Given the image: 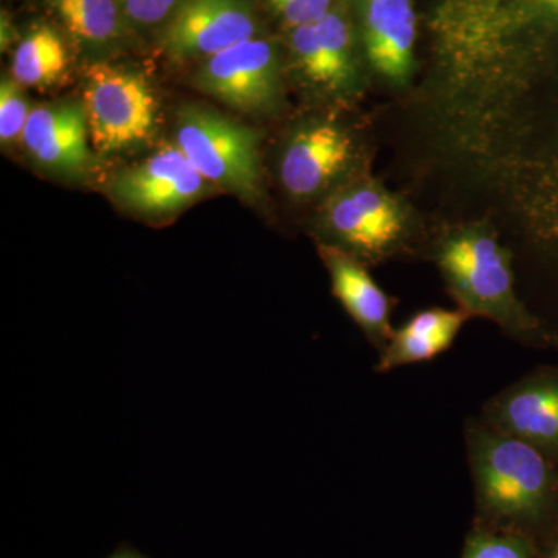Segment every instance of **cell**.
Returning a JSON list of instances; mask_svg holds the SVG:
<instances>
[{"label":"cell","mask_w":558,"mask_h":558,"mask_svg":"<svg viewBox=\"0 0 558 558\" xmlns=\"http://www.w3.org/2000/svg\"><path fill=\"white\" fill-rule=\"evenodd\" d=\"M436 260L461 310L490 318L515 339L558 348V337L517 299L509 253L492 231L473 226L447 234Z\"/></svg>","instance_id":"1"},{"label":"cell","mask_w":558,"mask_h":558,"mask_svg":"<svg viewBox=\"0 0 558 558\" xmlns=\"http://www.w3.org/2000/svg\"><path fill=\"white\" fill-rule=\"evenodd\" d=\"M469 442L476 487L488 510L524 520L545 513L553 473L543 451L494 428L472 429Z\"/></svg>","instance_id":"2"},{"label":"cell","mask_w":558,"mask_h":558,"mask_svg":"<svg viewBox=\"0 0 558 558\" xmlns=\"http://www.w3.org/2000/svg\"><path fill=\"white\" fill-rule=\"evenodd\" d=\"M175 148L207 182L255 201L260 191L259 137L216 110L202 106L180 109Z\"/></svg>","instance_id":"3"},{"label":"cell","mask_w":558,"mask_h":558,"mask_svg":"<svg viewBox=\"0 0 558 558\" xmlns=\"http://www.w3.org/2000/svg\"><path fill=\"white\" fill-rule=\"evenodd\" d=\"M83 105L92 145L102 154L148 140L159 116V102L145 76L105 62L87 68Z\"/></svg>","instance_id":"4"},{"label":"cell","mask_w":558,"mask_h":558,"mask_svg":"<svg viewBox=\"0 0 558 558\" xmlns=\"http://www.w3.org/2000/svg\"><path fill=\"white\" fill-rule=\"evenodd\" d=\"M332 245L355 258L381 259L402 247L409 234V215L392 194L365 182L333 194L322 213Z\"/></svg>","instance_id":"5"},{"label":"cell","mask_w":558,"mask_h":558,"mask_svg":"<svg viewBox=\"0 0 558 558\" xmlns=\"http://www.w3.org/2000/svg\"><path fill=\"white\" fill-rule=\"evenodd\" d=\"M194 84L231 109L266 116L281 105V62L269 40L252 38L202 62Z\"/></svg>","instance_id":"6"},{"label":"cell","mask_w":558,"mask_h":558,"mask_svg":"<svg viewBox=\"0 0 558 558\" xmlns=\"http://www.w3.org/2000/svg\"><path fill=\"white\" fill-rule=\"evenodd\" d=\"M258 21L247 0H182L161 35V46L178 61L208 60L256 38Z\"/></svg>","instance_id":"7"},{"label":"cell","mask_w":558,"mask_h":558,"mask_svg":"<svg viewBox=\"0 0 558 558\" xmlns=\"http://www.w3.org/2000/svg\"><path fill=\"white\" fill-rule=\"evenodd\" d=\"M207 180L175 146L119 172L110 182V196L124 208L159 218L189 207L207 191Z\"/></svg>","instance_id":"8"},{"label":"cell","mask_w":558,"mask_h":558,"mask_svg":"<svg viewBox=\"0 0 558 558\" xmlns=\"http://www.w3.org/2000/svg\"><path fill=\"white\" fill-rule=\"evenodd\" d=\"M354 159V142L333 121H312L289 138L279 175L295 199H311L328 190Z\"/></svg>","instance_id":"9"},{"label":"cell","mask_w":558,"mask_h":558,"mask_svg":"<svg viewBox=\"0 0 558 558\" xmlns=\"http://www.w3.org/2000/svg\"><path fill=\"white\" fill-rule=\"evenodd\" d=\"M492 428L531 444L543 453L558 451V373L539 374L502 392L487 410Z\"/></svg>","instance_id":"10"},{"label":"cell","mask_w":558,"mask_h":558,"mask_svg":"<svg viewBox=\"0 0 558 558\" xmlns=\"http://www.w3.org/2000/svg\"><path fill=\"white\" fill-rule=\"evenodd\" d=\"M89 126L83 102H61L32 110L22 145L44 170L80 174L89 163Z\"/></svg>","instance_id":"11"},{"label":"cell","mask_w":558,"mask_h":558,"mask_svg":"<svg viewBox=\"0 0 558 558\" xmlns=\"http://www.w3.org/2000/svg\"><path fill=\"white\" fill-rule=\"evenodd\" d=\"M362 36L373 69L396 86L407 84L416 40L411 0H362Z\"/></svg>","instance_id":"12"},{"label":"cell","mask_w":558,"mask_h":558,"mask_svg":"<svg viewBox=\"0 0 558 558\" xmlns=\"http://www.w3.org/2000/svg\"><path fill=\"white\" fill-rule=\"evenodd\" d=\"M318 252L328 267L333 295L371 343L381 351L395 333L389 325L391 306L387 293L374 281L362 260L347 250L319 244Z\"/></svg>","instance_id":"13"},{"label":"cell","mask_w":558,"mask_h":558,"mask_svg":"<svg viewBox=\"0 0 558 558\" xmlns=\"http://www.w3.org/2000/svg\"><path fill=\"white\" fill-rule=\"evenodd\" d=\"M470 315L464 310H428L418 312L402 328L395 330L381 349L379 373L428 362L447 351Z\"/></svg>","instance_id":"14"},{"label":"cell","mask_w":558,"mask_h":558,"mask_svg":"<svg viewBox=\"0 0 558 558\" xmlns=\"http://www.w3.org/2000/svg\"><path fill=\"white\" fill-rule=\"evenodd\" d=\"M319 46L317 89L330 95L354 94L359 70L355 62L351 25L339 7L315 24Z\"/></svg>","instance_id":"15"},{"label":"cell","mask_w":558,"mask_h":558,"mask_svg":"<svg viewBox=\"0 0 558 558\" xmlns=\"http://www.w3.org/2000/svg\"><path fill=\"white\" fill-rule=\"evenodd\" d=\"M69 68L64 40L46 24L36 25L14 49L11 78L21 86L46 89L60 83Z\"/></svg>","instance_id":"16"},{"label":"cell","mask_w":558,"mask_h":558,"mask_svg":"<svg viewBox=\"0 0 558 558\" xmlns=\"http://www.w3.org/2000/svg\"><path fill=\"white\" fill-rule=\"evenodd\" d=\"M73 38L84 46L106 47L123 35V11L119 0H49Z\"/></svg>","instance_id":"17"},{"label":"cell","mask_w":558,"mask_h":558,"mask_svg":"<svg viewBox=\"0 0 558 558\" xmlns=\"http://www.w3.org/2000/svg\"><path fill=\"white\" fill-rule=\"evenodd\" d=\"M488 20L499 32L537 21L558 22V0H483Z\"/></svg>","instance_id":"18"},{"label":"cell","mask_w":558,"mask_h":558,"mask_svg":"<svg viewBox=\"0 0 558 558\" xmlns=\"http://www.w3.org/2000/svg\"><path fill=\"white\" fill-rule=\"evenodd\" d=\"M32 110L27 97L22 92L21 84L13 78H2V83H0V140H2L3 146L22 140Z\"/></svg>","instance_id":"19"},{"label":"cell","mask_w":558,"mask_h":558,"mask_svg":"<svg viewBox=\"0 0 558 558\" xmlns=\"http://www.w3.org/2000/svg\"><path fill=\"white\" fill-rule=\"evenodd\" d=\"M464 558H532V548L520 535L476 532L469 538Z\"/></svg>","instance_id":"20"},{"label":"cell","mask_w":558,"mask_h":558,"mask_svg":"<svg viewBox=\"0 0 558 558\" xmlns=\"http://www.w3.org/2000/svg\"><path fill=\"white\" fill-rule=\"evenodd\" d=\"M270 10L290 28L317 24L332 10L333 0H267Z\"/></svg>","instance_id":"21"},{"label":"cell","mask_w":558,"mask_h":558,"mask_svg":"<svg viewBox=\"0 0 558 558\" xmlns=\"http://www.w3.org/2000/svg\"><path fill=\"white\" fill-rule=\"evenodd\" d=\"M119 3L128 21L149 27L171 20L182 0H119Z\"/></svg>","instance_id":"22"},{"label":"cell","mask_w":558,"mask_h":558,"mask_svg":"<svg viewBox=\"0 0 558 558\" xmlns=\"http://www.w3.org/2000/svg\"><path fill=\"white\" fill-rule=\"evenodd\" d=\"M16 38V33L13 32V25L5 13L2 14V50L9 49L13 39Z\"/></svg>","instance_id":"23"},{"label":"cell","mask_w":558,"mask_h":558,"mask_svg":"<svg viewBox=\"0 0 558 558\" xmlns=\"http://www.w3.org/2000/svg\"><path fill=\"white\" fill-rule=\"evenodd\" d=\"M108 558H148V557L143 556L142 553H138V550L132 548V546L123 545V546H120V548L117 549L116 553H113L112 556H109Z\"/></svg>","instance_id":"24"},{"label":"cell","mask_w":558,"mask_h":558,"mask_svg":"<svg viewBox=\"0 0 558 558\" xmlns=\"http://www.w3.org/2000/svg\"><path fill=\"white\" fill-rule=\"evenodd\" d=\"M549 558H558V543L556 545V548H554L553 554H550Z\"/></svg>","instance_id":"25"}]
</instances>
